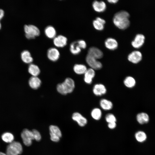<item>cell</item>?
<instances>
[{
    "label": "cell",
    "mask_w": 155,
    "mask_h": 155,
    "mask_svg": "<svg viewBox=\"0 0 155 155\" xmlns=\"http://www.w3.org/2000/svg\"><path fill=\"white\" fill-rule=\"evenodd\" d=\"M129 16V14L127 11H120L115 14L113 19V22L119 28L123 30L125 29L130 25Z\"/></svg>",
    "instance_id": "1"
},
{
    "label": "cell",
    "mask_w": 155,
    "mask_h": 155,
    "mask_svg": "<svg viewBox=\"0 0 155 155\" xmlns=\"http://www.w3.org/2000/svg\"><path fill=\"white\" fill-rule=\"evenodd\" d=\"M75 86L74 80L70 78H67L63 83L57 85V89L60 94L65 95L72 92Z\"/></svg>",
    "instance_id": "2"
},
{
    "label": "cell",
    "mask_w": 155,
    "mask_h": 155,
    "mask_svg": "<svg viewBox=\"0 0 155 155\" xmlns=\"http://www.w3.org/2000/svg\"><path fill=\"white\" fill-rule=\"evenodd\" d=\"M23 151V148L20 143L13 141L8 145L6 149L7 155H18L21 154Z\"/></svg>",
    "instance_id": "3"
},
{
    "label": "cell",
    "mask_w": 155,
    "mask_h": 155,
    "mask_svg": "<svg viewBox=\"0 0 155 155\" xmlns=\"http://www.w3.org/2000/svg\"><path fill=\"white\" fill-rule=\"evenodd\" d=\"M24 30L26 37L28 39H34L40 34L39 29L36 26L32 25H25Z\"/></svg>",
    "instance_id": "4"
},
{
    "label": "cell",
    "mask_w": 155,
    "mask_h": 155,
    "mask_svg": "<svg viewBox=\"0 0 155 155\" xmlns=\"http://www.w3.org/2000/svg\"><path fill=\"white\" fill-rule=\"evenodd\" d=\"M21 137L24 144L26 146H30L34 140L33 134L32 131L27 129H24L21 133Z\"/></svg>",
    "instance_id": "5"
},
{
    "label": "cell",
    "mask_w": 155,
    "mask_h": 155,
    "mask_svg": "<svg viewBox=\"0 0 155 155\" xmlns=\"http://www.w3.org/2000/svg\"><path fill=\"white\" fill-rule=\"evenodd\" d=\"M50 139L55 142L59 141L62 136V133L59 128L55 125H51L49 127Z\"/></svg>",
    "instance_id": "6"
},
{
    "label": "cell",
    "mask_w": 155,
    "mask_h": 155,
    "mask_svg": "<svg viewBox=\"0 0 155 155\" xmlns=\"http://www.w3.org/2000/svg\"><path fill=\"white\" fill-rule=\"evenodd\" d=\"M86 63L90 68L94 70H99L102 68V64L97 59L88 54L86 55Z\"/></svg>",
    "instance_id": "7"
},
{
    "label": "cell",
    "mask_w": 155,
    "mask_h": 155,
    "mask_svg": "<svg viewBox=\"0 0 155 155\" xmlns=\"http://www.w3.org/2000/svg\"><path fill=\"white\" fill-rule=\"evenodd\" d=\"M145 37L142 34H138L135 36L134 40L132 41L131 44L134 48L139 49L144 44Z\"/></svg>",
    "instance_id": "8"
},
{
    "label": "cell",
    "mask_w": 155,
    "mask_h": 155,
    "mask_svg": "<svg viewBox=\"0 0 155 155\" xmlns=\"http://www.w3.org/2000/svg\"><path fill=\"white\" fill-rule=\"evenodd\" d=\"M142 58V55L138 51H134L128 55V60L134 64H137L141 61Z\"/></svg>",
    "instance_id": "9"
},
{
    "label": "cell",
    "mask_w": 155,
    "mask_h": 155,
    "mask_svg": "<svg viewBox=\"0 0 155 155\" xmlns=\"http://www.w3.org/2000/svg\"><path fill=\"white\" fill-rule=\"evenodd\" d=\"M92 91L96 96H101L106 93L107 89L104 85L101 84H97L94 85Z\"/></svg>",
    "instance_id": "10"
},
{
    "label": "cell",
    "mask_w": 155,
    "mask_h": 155,
    "mask_svg": "<svg viewBox=\"0 0 155 155\" xmlns=\"http://www.w3.org/2000/svg\"><path fill=\"white\" fill-rule=\"evenodd\" d=\"M72 118L73 120L76 122L80 126L84 127L87 123V119L79 113H74Z\"/></svg>",
    "instance_id": "11"
},
{
    "label": "cell",
    "mask_w": 155,
    "mask_h": 155,
    "mask_svg": "<svg viewBox=\"0 0 155 155\" xmlns=\"http://www.w3.org/2000/svg\"><path fill=\"white\" fill-rule=\"evenodd\" d=\"M47 56L48 58L52 61H55L59 58L60 53L57 49L55 48H49L48 50Z\"/></svg>",
    "instance_id": "12"
},
{
    "label": "cell",
    "mask_w": 155,
    "mask_h": 155,
    "mask_svg": "<svg viewBox=\"0 0 155 155\" xmlns=\"http://www.w3.org/2000/svg\"><path fill=\"white\" fill-rule=\"evenodd\" d=\"M84 74V80L85 82L88 84H90L95 75V70L90 68H88Z\"/></svg>",
    "instance_id": "13"
},
{
    "label": "cell",
    "mask_w": 155,
    "mask_h": 155,
    "mask_svg": "<svg viewBox=\"0 0 155 155\" xmlns=\"http://www.w3.org/2000/svg\"><path fill=\"white\" fill-rule=\"evenodd\" d=\"M87 54L97 59L102 58L103 56V53L100 49L93 46L89 48Z\"/></svg>",
    "instance_id": "14"
},
{
    "label": "cell",
    "mask_w": 155,
    "mask_h": 155,
    "mask_svg": "<svg viewBox=\"0 0 155 155\" xmlns=\"http://www.w3.org/2000/svg\"><path fill=\"white\" fill-rule=\"evenodd\" d=\"M67 39L66 37L62 35H60L55 37L53 42L55 46L58 47H63L66 45Z\"/></svg>",
    "instance_id": "15"
},
{
    "label": "cell",
    "mask_w": 155,
    "mask_h": 155,
    "mask_svg": "<svg viewBox=\"0 0 155 155\" xmlns=\"http://www.w3.org/2000/svg\"><path fill=\"white\" fill-rule=\"evenodd\" d=\"M92 5L94 9L98 12L104 11L106 8V4L103 1H95L93 2Z\"/></svg>",
    "instance_id": "16"
},
{
    "label": "cell",
    "mask_w": 155,
    "mask_h": 155,
    "mask_svg": "<svg viewBox=\"0 0 155 155\" xmlns=\"http://www.w3.org/2000/svg\"><path fill=\"white\" fill-rule=\"evenodd\" d=\"M104 44L106 48L112 50L116 49L118 46V43L117 40L111 38L106 39L105 41Z\"/></svg>",
    "instance_id": "17"
},
{
    "label": "cell",
    "mask_w": 155,
    "mask_h": 155,
    "mask_svg": "<svg viewBox=\"0 0 155 155\" xmlns=\"http://www.w3.org/2000/svg\"><path fill=\"white\" fill-rule=\"evenodd\" d=\"M41 82L37 76H32L29 79V84L30 86L34 89H37L40 86Z\"/></svg>",
    "instance_id": "18"
},
{
    "label": "cell",
    "mask_w": 155,
    "mask_h": 155,
    "mask_svg": "<svg viewBox=\"0 0 155 155\" xmlns=\"http://www.w3.org/2000/svg\"><path fill=\"white\" fill-rule=\"evenodd\" d=\"M101 108L105 111H108L113 108V103L111 101L105 98L101 99L100 101Z\"/></svg>",
    "instance_id": "19"
},
{
    "label": "cell",
    "mask_w": 155,
    "mask_h": 155,
    "mask_svg": "<svg viewBox=\"0 0 155 155\" xmlns=\"http://www.w3.org/2000/svg\"><path fill=\"white\" fill-rule=\"evenodd\" d=\"M105 23V20L99 17L96 18L93 22V25L94 27L98 30H101L103 29L104 24Z\"/></svg>",
    "instance_id": "20"
},
{
    "label": "cell",
    "mask_w": 155,
    "mask_h": 155,
    "mask_svg": "<svg viewBox=\"0 0 155 155\" xmlns=\"http://www.w3.org/2000/svg\"><path fill=\"white\" fill-rule=\"evenodd\" d=\"M137 122L140 124H143L148 123L149 120L148 115L145 113H138L136 116Z\"/></svg>",
    "instance_id": "21"
},
{
    "label": "cell",
    "mask_w": 155,
    "mask_h": 155,
    "mask_svg": "<svg viewBox=\"0 0 155 155\" xmlns=\"http://www.w3.org/2000/svg\"><path fill=\"white\" fill-rule=\"evenodd\" d=\"M21 57L23 61L26 63H31L33 61L30 52L27 50H24L22 52Z\"/></svg>",
    "instance_id": "22"
},
{
    "label": "cell",
    "mask_w": 155,
    "mask_h": 155,
    "mask_svg": "<svg viewBox=\"0 0 155 155\" xmlns=\"http://www.w3.org/2000/svg\"><path fill=\"white\" fill-rule=\"evenodd\" d=\"M135 137L137 142L140 143H143L147 139V135L145 132L140 130L135 133Z\"/></svg>",
    "instance_id": "23"
},
{
    "label": "cell",
    "mask_w": 155,
    "mask_h": 155,
    "mask_svg": "<svg viewBox=\"0 0 155 155\" xmlns=\"http://www.w3.org/2000/svg\"><path fill=\"white\" fill-rule=\"evenodd\" d=\"M87 69L86 65L82 64H76L73 67L74 71L79 75L84 74Z\"/></svg>",
    "instance_id": "24"
},
{
    "label": "cell",
    "mask_w": 155,
    "mask_h": 155,
    "mask_svg": "<svg viewBox=\"0 0 155 155\" xmlns=\"http://www.w3.org/2000/svg\"><path fill=\"white\" fill-rule=\"evenodd\" d=\"M44 33L48 37L51 38H54L55 37L56 33L55 29L51 26H49L46 27Z\"/></svg>",
    "instance_id": "25"
},
{
    "label": "cell",
    "mask_w": 155,
    "mask_h": 155,
    "mask_svg": "<svg viewBox=\"0 0 155 155\" xmlns=\"http://www.w3.org/2000/svg\"><path fill=\"white\" fill-rule=\"evenodd\" d=\"M81 49L77 41L73 42L70 45V50L73 54L77 55L80 53Z\"/></svg>",
    "instance_id": "26"
},
{
    "label": "cell",
    "mask_w": 155,
    "mask_h": 155,
    "mask_svg": "<svg viewBox=\"0 0 155 155\" xmlns=\"http://www.w3.org/2000/svg\"><path fill=\"white\" fill-rule=\"evenodd\" d=\"M123 83L127 87L129 88H131L135 85L136 81L135 79L133 77L131 76H128L124 79Z\"/></svg>",
    "instance_id": "27"
},
{
    "label": "cell",
    "mask_w": 155,
    "mask_h": 155,
    "mask_svg": "<svg viewBox=\"0 0 155 155\" xmlns=\"http://www.w3.org/2000/svg\"><path fill=\"white\" fill-rule=\"evenodd\" d=\"M102 115L101 110L98 108H94L91 112V115L92 118L95 120H99L102 117Z\"/></svg>",
    "instance_id": "28"
},
{
    "label": "cell",
    "mask_w": 155,
    "mask_h": 155,
    "mask_svg": "<svg viewBox=\"0 0 155 155\" xmlns=\"http://www.w3.org/2000/svg\"><path fill=\"white\" fill-rule=\"evenodd\" d=\"M28 71L33 76H37L40 72V69L38 66L33 64H30L29 65Z\"/></svg>",
    "instance_id": "29"
},
{
    "label": "cell",
    "mask_w": 155,
    "mask_h": 155,
    "mask_svg": "<svg viewBox=\"0 0 155 155\" xmlns=\"http://www.w3.org/2000/svg\"><path fill=\"white\" fill-rule=\"evenodd\" d=\"M2 140L7 143H10L13 141L14 136L11 133L6 132L3 133L1 136Z\"/></svg>",
    "instance_id": "30"
},
{
    "label": "cell",
    "mask_w": 155,
    "mask_h": 155,
    "mask_svg": "<svg viewBox=\"0 0 155 155\" xmlns=\"http://www.w3.org/2000/svg\"><path fill=\"white\" fill-rule=\"evenodd\" d=\"M105 119L108 123L112 122H116L117 121V119L115 116L112 113L107 114L105 117Z\"/></svg>",
    "instance_id": "31"
},
{
    "label": "cell",
    "mask_w": 155,
    "mask_h": 155,
    "mask_svg": "<svg viewBox=\"0 0 155 155\" xmlns=\"http://www.w3.org/2000/svg\"><path fill=\"white\" fill-rule=\"evenodd\" d=\"M33 133L34 140L37 141H39L41 139V136L40 133L37 130L33 129L32 131Z\"/></svg>",
    "instance_id": "32"
},
{
    "label": "cell",
    "mask_w": 155,
    "mask_h": 155,
    "mask_svg": "<svg viewBox=\"0 0 155 155\" xmlns=\"http://www.w3.org/2000/svg\"><path fill=\"white\" fill-rule=\"evenodd\" d=\"M77 41L81 49H85L86 46V44L85 41L80 40Z\"/></svg>",
    "instance_id": "33"
},
{
    "label": "cell",
    "mask_w": 155,
    "mask_h": 155,
    "mask_svg": "<svg viewBox=\"0 0 155 155\" xmlns=\"http://www.w3.org/2000/svg\"><path fill=\"white\" fill-rule=\"evenodd\" d=\"M116 126V122H112L108 123V127L110 129H113L115 128Z\"/></svg>",
    "instance_id": "34"
},
{
    "label": "cell",
    "mask_w": 155,
    "mask_h": 155,
    "mask_svg": "<svg viewBox=\"0 0 155 155\" xmlns=\"http://www.w3.org/2000/svg\"><path fill=\"white\" fill-rule=\"evenodd\" d=\"M4 15V11L2 9H0V20L3 18ZM1 28V25L0 22V29Z\"/></svg>",
    "instance_id": "35"
},
{
    "label": "cell",
    "mask_w": 155,
    "mask_h": 155,
    "mask_svg": "<svg viewBox=\"0 0 155 155\" xmlns=\"http://www.w3.org/2000/svg\"><path fill=\"white\" fill-rule=\"evenodd\" d=\"M108 1L111 3H117L118 0H109L107 1Z\"/></svg>",
    "instance_id": "36"
},
{
    "label": "cell",
    "mask_w": 155,
    "mask_h": 155,
    "mask_svg": "<svg viewBox=\"0 0 155 155\" xmlns=\"http://www.w3.org/2000/svg\"><path fill=\"white\" fill-rule=\"evenodd\" d=\"M0 155H7L6 154L3 152H0Z\"/></svg>",
    "instance_id": "37"
}]
</instances>
